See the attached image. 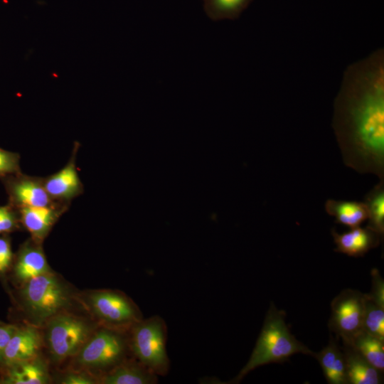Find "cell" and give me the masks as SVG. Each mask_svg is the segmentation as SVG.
Here are the masks:
<instances>
[{
	"label": "cell",
	"mask_w": 384,
	"mask_h": 384,
	"mask_svg": "<svg viewBox=\"0 0 384 384\" xmlns=\"http://www.w3.org/2000/svg\"><path fill=\"white\" fill-rule=\"evenodd\" d=\"M333 124L342 150L380 174L384 155L383 48L347 67L335 99Z\"/></svg>",
	"instance_id": "1"
},
{
	"label": "cell",
	"mask_w": 384,
	"mask_h": 384,
	"mask_svg": "<svg viewBox=\"0 0 384 384\" xmlns=\"http://www.w3.org/2000/svg\"><path fill=\"white\" fill-rule=\"evenodd\" d=\"M299 353L311 356L315 354L291 334L285 322V312L271 303L248 361L230 383H239L247 373L259 366L284 363L291 356Z\"/></svg>",
	"instance_id": "2"
},
{
	"label": "cell",
	"mask_w": 384,
	"mask_h": 384,
	"mask_svg": "<svg viewBox=\"0 0 384 384\" xmlns=\"http://www.w3.org/2000/svg\"><path fill=\"white\" fill-rule=\"evenodd\" d=\"M168 329L159 315L142 319L128 330L132 355L158 376H165L170 369L166 351Z\"/></svg>",
	"instance_id": "3"
},
{
	"label": "cell",
	"mask_w": 384,
	"mask_h": 384,
	"mask_svg": "<svg viewBox=\"0 0 384 384\" xmlns=\"http://www.w3.org/2000/svg\"><path fill=\"white\" fill-rule=\"evenodd\" d=\"M132 355L128 331L102 326L88 338L78 353V365L105 373Z\"/></svg>",
	"instance_id": "4"
},
{
	"label": "cell",
	"mask_w": 384,
	"mask_h": 384,
	"mask_svg": "<svg viewBox=\"0 0 384 384\" xmlns=\"http://www.w3.org/2000/svg\"><path fill=\"white\" fill-rule=\"evenodd\" d=\"M21 297L27 309L38 321L50 319L69 304L67 289L50 272L26 282Z\"/></svg>",
	"instance_id": "5"
},
{
	"label": "cell",
	"mask_w": 384,
	"mask_h": 384,
	"mask_svg": "<svg viewBox=\"0 0 384 384\" xmlns=\"http://www.w3.org/2000/svg\"><path fill=\"white\" fill-rule=\"evenodd\" d=\"M50 319L46 329V341L53 361L60 362L78 354L90 334L88 324L68 314L55 315Z\"/></svg>",
	"instance_id": "6"
},
{
	"label": "cell",
	"mask_w": 384,
	"mask_h": 384,
	"mask_svg": "<svg viewBox=\"0 0 384 384\" xmlns=\"http://www.w3.org/2000/svg\"><path fill=\"white\" fill-rule=\"evenodd\" d=\"M90 304L94 315L103 326L128 331L143 319L134 302L117 291H97L90 296Z\"/></svg>",
	"instance_id": "7"
},
{
	"label": "cell",
	"mask_w": 384,
	"mask_h": 384,
	"mask_svg": "<svg viewBox=\"0 0 384 384\" xmlns=\"http://www.w3.org/2000/svg\"><path fill=\"white\" fill-rule=\"evenodd\" d=\"M366 294L344 289L332 300L329 326L342 342H350L363 331Z\"/></svg>",
	"instance_id": "8"
},
{
	"label": "cell",
	"mask_w": 384,
	"mask_h": 384,
	"mask_svg": "<svg viewBox=\"0 0 384 384\" xmlns=\"http://www.w3.org/2000/svg\"><path fill=\"white\" fill-rule=\"evenodd\" d=\"M0 180L8 195V203L17 209L47 206L56 201L47 193L43 177L19 172L0 177Z\"/></svg>",
	"instance_id": "9"
},
{
	"label": "cell",
	"mask_w": 384,
	"mask_h": 384,
	"mask_svg": "<svg viewBox=\"0 0 384 384\" xmlns=\"http://www.w3.org/2000/svg\"><path fill=\"white\" fill-rule=\"evenodd\" d=\"M78 149L79 144L75 143L65 166L58 172L43 177L45 188L54 201L70 203L73 198L83 193V184L76 167Z\"/></svg>",
	"instance_id": "10"
},
{
	"label": "cell",
	"mask_w": 384,
	"mask_h": 384,
	"mask_svg": "<svg viewBox=\"0 0 384 384\" xmlns=\"http://www.w3.org/2000/svg\"><path fill=\"white\" fill-rule=\"evenodd\" d=\"M70 204L54 201L47 206L19 208L21 225L31 234L33 240L42 243Z\"/></svg>",
	"instance_id": "11"
},
{
	"label": "cell",
	"mask_w": 384,
	"mask_h": 384,
	"mask_svg": "<svg viewBox=\"0 0 384 384\" xmlns=\"http://www.w3.org/2000/svg\"><path fill=\"white\" fill-rule=\"evenodd\" d=\"M41 341L36 329L31 326L17 328L5 348L2 363L9 366L36 357Z\"/></svg>",
	"instance_id": "12"
},
{
	"label": "cell",
	"mask_w": 384,
	"mask_h": 384,
	"mask_svg": "<svg viewBox=\"0 0 384 384\" xmlns=\"http://www.w3.org/2000/svg\"><path fill=\"white\" fill-rule=\"evenodd\" d=\"M41 245L31 238L21 247L14 268L15 274L20 281L26 282L50 272Z\"/></svg>",
	"instance_id": "13"
},
{
	"label": "cell",
	"mask_w": 384,
	"mask_h": 384,
	"mask_svg": "<svg viewBox=\"0 0 384 384\" xmlns=\"http://www.w3.org/2000/svg\"><path fill=\"white\" fill-rule=\"evenodd\" d=\"M336 251L351 257L363 256L379 244L380 236L368 228L360 226L351 228L348 232L339 234L332 230Z\"/></svg>",
	"instance_id": "14"
},
{
	"label": "cell",
	"mask_w": 384,
	"mask_h": 384,
	"mask_svg": "<svg viewBox=\"0 0 384 384\" xmlns=\"http://www.w3.org/2000/svg\"><path fill=\"white\" fill-rule=\"evenodd\" d=\"M159 376L131 357L112 370L105 373L100 378L103 384H156Z\"/></svg>",
	"instance_id": "15"
},
{
	"label": "cell",
	"mask_w": 384,
	"mask_h": 384,
	"mask_svg": "<svg viewBox=\"0 0 384 384\" xmlns=\"http://www.w3.org/2000/svg\"><path fill=\"white\" fill-rule=\"evenodd\" d=\"M346 370L348 384H379L381 372L374 368L350 343L343 342Z\"/></svg>",
	"instance_id": "16"
},
{
	"label": "cell",
	"mask_w": 384,
	"mask_h": 384,
	"mask_svg": "<svg viewBox=\"0 0 384 384\" xmlns=\"http://www.w3.org/2000/svg\"><path fill=\"white\" fill-rule=\"evenodd\" d=\"M329 384H348L342 348L331 336L328 345L314 356Z\"/></svg>",
	"instance_id": "17"
},
{
	"label": "cell",
	"mask_w": 384,
	"mask_h": 384,
	"mask_svg": "<svg viewBox=\"0 0 384 384\" xmlns=\"http://www.w3.org/2000/svg\"><path fill=\"white\" fill-rule=\"evenodd\" d=\"M9 366L10 369L3 383L45 384L50 380L45 363L36 357Z\"/></svg>",
	"instance_id": "18"
},
{
	"label": "cell",
	"mask_w": 384,
	"mask_h": 384,
	"mask_svg": "<svg viewBox=\"0 0 384 384\" xmlns=\"http://www.w3.org/2000/svg\"><path fill=\"white\" fill-rule=\"evenodd\" d=\"M326 211L334 216L336 222L353 228L368 219V210L364 202L328 200Z\"/></svg>",
	"instance_id": "19"
},
{
	"label": "cell",
	"mask_w": 384,
	"mask_h": 384,
	"mask_svg": "<svg viewBox=\"0 0 384 384\" xmlns=\"http://www.w3.org/2000/svg\"><path fill=\"white\" fill-rule=\"evenodd\" d=\"M346 343L351 344L369 363L380 372H383L384 341L363 330L350 342Z\"/></svg>",
	"instance_id": "20"
},
{
	"label": "cell",
	"mask_w": 384,
	"mask_h": 384,
	"mask_svg": "<svg viewBox=\"0 0 384 384\" xmlns=\"http://www.w3.org/2000/svg\"><path fill=\"white\" fill-rule=\"evenodd\" d=\"M252 0H203L207 16L213 21L238 18Z\"/></svg>",
	"instance_id": "21"
},
{
	"label": "cell",
	"mask_w": 384,
	"mask_h": 384,
	"mask_svg": "<svg viewBox=\"0 0 384 384\" xmlns=\"http://www.w3.org/2000/svg\"><path fill=\"white\" fill-rule=\"evenodd\" d=\"M365 203L368 210V228L380 237L384 233V189L380 182L366 196Z\"/></svg>",
	"instance_id": "22"
},
{
	"label": "cell",
	"mask_w": 384,
	"mask_h": 384,
	"mask_svg": "<svg viewBox=\"0 0 384 384\" xmlns=\"http://www.w3.org/2000/svg\"><path fill=\"white\" fill-rule=\"evenodd\" d=\"M363 330L384 341V308L370 299L366 294Z\"/></svg>",
	"instance_id": "23"
},
{
	"label": "cell",
	"mask_w": 384,
	"mask_h": 384,
	"mask_svg": "<svg viewBox=\"0 0 384 384\" xmlns=\"http://www.w3.org/2000/svg\"><path fill=\"white\" fill-rule=\"evenodd\" d=\"M21 225L17 208L9 203L0 206V235L15 231Z\"/></svg>",
	"instance_id": "24"
},
{
	"label": "cell",
	"mask_w": 384,
	"mask_h": 384,
	"mask_svg": "<svg viewBox=\"0 0 384 384\" xmlns=\"http://www.w3.org/2000/svg\"><path fill=\"white\" fill-rule=\"evenodd\" d=\"M18 153L0 148V177L21 172Z\"/></svg>",
	"instance_id": "25"
},
{
	"label": "cell",
	"mask_w": 384,
	"mask_h": 384,
	"mask_svg": "<svg viewBox=\"0 0 384 384\" xmlns=\"http://www.w3.org/2000/svg\"><path fill=\"white\" fill-rule=\"evenodd\" d=\"M372 287L368 297L380 306L384 308V281L379 271L374 268L371 271Z\"/></svg>",
	"instance_id": "26"
},
{
	"label": "cell",
	"mask_w": 384,
	"mask_h": 384,
	"mask_svg": "<svg viewBox=\"0 0 384 384\" xmlns=\"http://www.w3.org/2000/svg\"><path fill=\"white\" fill-rule=\"evenodd\" d=\"M13 257V253L9 239L4 236H0V272H5L10 266Z\"/></svg>",
	"instance_id": "27"
},
{
	"label": "cell",
	"mask_w": 384,
	"mask_h": 384,
	"mask_svg": "<svg viewBox=\"0 0 384 384\" xmlns=\"http://www.w3.org/2000/svg\"><path fill=\"white\" fill-rule=\"evenodd\" d=\"M63 384H93L95 380L84 373L70 372L64 375L60 380Z\"/></svg>",
	"instance_id": "28"
},
{
	"label": "cell",
	"mask_w": 384,
	"mask_h": 384,
	"mask_svg": "<svg viewBox=\"0 0 384 384\" xmlns=\"http://www.w3.org/2000/svg\"><path fill=\"white\" fill-rule=\"evenodd\" d=\"M16 329L13 325H0V362H3L5 348Z\"/></svg>",
	"instance_id": "29"
}]
</instances>
